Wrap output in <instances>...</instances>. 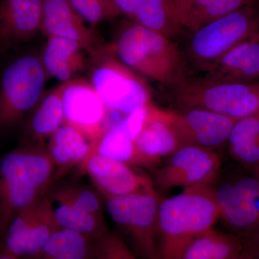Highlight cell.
Instances as JSON below:
<instances>
[{
  "mask_svg": "<svg viewBox=\"0 0 259 259\" xmlns=\"http://www.w3.org/2000/svg\"><path fill=\"white\" fill-rule=\"evenodd\" d=\"M109 49L144 79L169 90L188 76L185 56L172 39L133 20L121 27Z\"/></svg>",
  "mask_w": 259,
  "mask_h": 259,
  "instance_id": "obj_1",
  "label": "cell"
},
{
  "mask_svg": "<svg viewBox=\"0 0 259 259\" xmlns=\"http://www.w3.org/2000/svg\"><path fill=\"white\" fill-rule=\"evenodd\" d=\"M214 185L184 190L161 199L158 208L161 259H181L187 247L220 220Z\"/></svg>",
  "mask_w": 259,
  "mask_h": 259,
  "instance_id": "obj_2",
  "label": "cell"
},
{
  "mask_svg": "<svg viewBox=\"0 0 259 259\" xmlns=\"http://www.w3.org/2000/svg\"><path fill=\"white\" fill-rule=\"evenodd\" d=\"M48 151L25 146L0 159V237L16 214L45 197L54 169Z\"/></svg>",
  "mask_w": 259,
  "mask_h": 259,
  "instance_id": "obj_3",
  "label": "cell"
},
{
  "mask_svg": "<svg viewBox=\"0 0 259 259\" xmlns=\"http://www.w3.org/2000/svg\"><path fill=\"white\" fill-rule=\"evenodd\" d=\"M4 56L0 68V131L11 128L32 111L49 79L35 51L22 47Z\"/></svg>",
  "mask_w": 259,
  "mask_h": 259,
  "instance_id": "obj_4",
  "label": "cell"
},
{
  "mask_svg": "<svg viewBox=\"0 0 259 259\" xmlns=\"http://www.w3.org/2000/svg\"><path fill=\"white\" fill-rule=\"evenodd\" d=\"M180 108H200L235 120L259 114V82L187 76L169 90Z\"/></svg>",
  "mask_w": 259,
  "mask_h": 259,
  "instance_id": "obj_5",
  "label": "cell"
},
{
  "mask_svg": "<svg viewBox=\"0 0 259 259\" xmlns=\"http://www.w3.org/2000/svg\"><path fill=\"white\" fill-rule=\"evenodd\" d=\"M161 199L156 191L105 199L107 213L141 259H161L158 227Z\"/></svg>",
  "mask_w": 259,
  "mask_h": 259,
  "instance_id": "obj_6",
  "label": "cell"
},
{
  "mask_svg": "<svg viewBox=\"0 0 259 259\" xmlns=\"http://www.w3.org/2000/svg\"><path fill=\"white\" fill-rule=\"evenodd\" d=\"M91 59L90 82L107 110L127 115L152 103L144 78L120 62L109 46Z\"/></svg>",
  "mask_w": 259,
  "mask_h": 259,
  "instance_id": "obj_7",
  "label": "cell"
},
{
  "mask_svg": "<svg viewBox=\"0 0 259 259\" xmlns=\"http://www.w3.org/2000/svg\"><path fill=\"white\" fill-rule=\"evenodd\" d=\"M259 32V0L192 32L187 54L201 69Z\"/></svg>",
  "mask_w": 259,
  "mask_h": 259,
  "instance_id": "obj_8",
  "label": "cell"
},
{
  "mask_svg": "<svg viewBox=\"0 0 259 259\" xmlns=\"http://www.w3.org/2000/svg\"><path fill=\"white\" fill-rule=\"evenodd\" d=\"M221 166V159L214 150L184 145L156 171L155 184L161 190L213 185Z\"/></svg>",
  "mask_w": 259,
  "mask_h": 259,
  "instance_id": "obj_9",
  "label": "cell"
},
{
  "mask_svg": "<svg viewBox=\"0 0 259 259\" xmlns=\"http://www.w3.org/2000/svg\"><path fill=\"white\" fill-rule=\"evenodd\" d=\"M47 196L15 216L3 235V250L27 258L36 254L58 230Z\"/></svg>",
  "mask_w": 259,
  "mask_h": 259,
  "instance_id": "obj_10",
  "label": "cell"
},
{
  "mask_svg": "<svg viewBox=\"0 0 259 259\" xmlns=\"http://www.w3.org/2000/svg\"><path fill=\"white\" fill-rule=\"evenodd\" d=\"M223 223L245 235L259 228V177H243L214 187Z\"/></svg>",
  "mask_w": 259,
  "mask_h": 259,
  "instance_id": "obj_11",
  "label": "cell"
},
{
  "mask_svg": "<svg viewBox=\"0 0 259 259\" xmlns=\"http://www.w3.org/2000/svg\"><path fill=\"white\" fill-rule=\"evenodd\" d=\"M64 123L82 131L94 141L107 129V108L90 81L73 78L62 83Z\"/></svg>",
  "mask_w": 259,
  "mask_h": 259,
  "instance_id": "obj_12",
  "label": "cell"
},
{
  "mask_svg": "<svg viewBox=\"0 0 259 259\" xmlns=\"http://www.w3.org/2000/svg\"><path fill=\"white\" fill-rule=\"evenodd\" d=\"M80 166L105 199L156 191L149 177L125 162L91 153Z\"/></svg>",
  "mask_w": 259,
  "mask_h": 259,
  "instance_id": "obj_13",
  "label": "cell"
},
{
  "mask_svg": "<svg viewBox=\"0 0 259 259\" xmlns=\"http://www.w3.org/2000/svg\"><path fill=\"white\" fill-rule=\"evenodd\" d=\"M42 18V0H0V56L33 40Z\"/></svg>",
  "mask_w": 259,
  "mask_h": 259,
  "instance_id": "obj_14",
  "label": "cell"
},
{
  "mask_svg": "<svg viewBox=\"0 0 259 259\" xmlns=\"http://www.w3.org/2000/svg\"><path fill=\"white\" fill-rule=\"evenodd\" d=\"M180 109L171 115L184 144L214 150L226 144L236 120L204 109Z\"/></svg>",
  "mask_w": 259,
  "mask_h": 259,
  "instance_id": "obj_15",
  "label": "cell"
},
{
  "mask_svg": "<svg viewBox=\"0 0 259 259\" xmlns=\"http://www.w3.org/2000/svg\"><path fill=\"white\" fill-rule=\"evenodd\" d=\"M68 0H42L41 31L47 37H64L77 42L90 57L101 54L107 45Z\"/></svg>",
  "mask_w": 259,
  "mask_h": 259,
  "instance_id": "obj_16",
  "label": "cell"
},
{
  "mask_svg": "<svg viewBox=\"0 0 259 259\" xmlns=\"http://www.w3.org/2000/svg\"><path fill=\"white\" fill-rule=\"evenodd\" d=\"M136 148L151 167L168 158L184 143L172 122L171 110L153 105L144 128L134 141Z\"/></svg>",
  "mask_w": 259,
  "mask_h": 259,
  "instance_id": "obj_17",
  "label": "cell"
},
{
  "mask_svg": "<svg viewBox=\"0 0 259 259\" xmlns=\"http://www.w3.org/2000/svg\"><path fill=\"white\" fill-rule=\"evenodd\" d=\"M204 76L224 81L259 82V32L232 48L202 69Z\"/></svg>",
  "mask_w": 259,
  "mask_h": 259,
  "instance_id": "obj_18",
  "label": "cell"
},
{
  "mask_svg": "<svg viewBox=\"0 0 259 259\" xmlns=\"http://www.w3.org/2000/svg\"><path fill=\"white\" fill-rule=\"evenodd\" d=\"M120 15L173 39L181 27L174 0H113Z\"/></svg>",
  "mask_w": 259,
  "mask_h": 259,
  "instance_id": "obj_19",
  "label": "cell"
},
{
  "mask_svg": "<svg viewBox=\"0 0 259 259\" xmlns=\"http://www.w3.org/2000/svg\"><path fill=\"white\" fill-rule=\"evenodd\" d=\"M40 59L49 79L64 83L83 67V48L77 42L64 37H47Z\"/></svg>",
  "mask_w": 259,
  "mask_h": 259,
  "instance_id": "obj_20",
  "label": "cell"
},
{
  "mask_svg": "<svg viewBox=\"0 0 259 259\" xmlns=\"http://www.w3.org/2000/svg\"><path fill=\"white\" fill-rule=\"evenodd\" d=\"M256 0H174L182 28L195 31Z\"/></svg>",
  "mask_w": 259,
  "mask_h": 259,
  "instance_id": "obj_21",
  "label": "cell"
},
{
  "mask_svg": "<svg viewBox=\"0 0 259 259\" xmlns=\"http://www.w3.org/2000/svg\"><path fill=\"white\" fill-rule=\"evenodd\" d=\"M95 144L82 131L64 123L51 136L47 151L55 166L68 168L84 161Z\"/></svg>",
  "mask_w": 259,
  "mask_h": 259,
  "instance_id": "obj_22",
  "label": "cell"
},
{
  "mask_svg": "<svg viewBox=\"0 0 259 259\" xmlns=\"http://www.w3.org/2000/svg\"><path fill=\"white\" fill-rule=\"evenodd\" d=\"M56 224L61 229L69 230L90 239L108 232L104 216L97 215L69 202L47 196Z\"/></svg>",
  "mask_w": 259,
  "mask_h": 259,
  "instance_id": "obj_23",
  "label": "cell"
},
{
  "mask_svg": "<svg viewBox=\"0 0 259 259\" xmlns=\"http://www.w3.org/2000/svg\"><path fill=\"white\" fill-rule=\"evenodd\" d=\"M243 250L241 237L212 228L196 238L181 259H236Z\"/></svg>",
  "mask_w": 259,
  "mask_h": 259,
  "instance_id": "obj_24",
  "label": "cell"
},
{
  "mask_svg": "<svg viewBox=\"0 0 259 259\" xmlns=\"http://www.w3.org/2000/svg\"><path fill=\"white\" fill-rule=\"evenodd\" d=\"M226 144L236 161L253 168L259 166V114L236 120Z\"/></svg>",
  "mask_w": 259,
  "mask_h": 259,
  "instance_id": "obj_25",
  "label": "cell"
},
{
  "mask_svg": "<svg viewBox=\"0 0 259 259\" xmlns=\"http://www.w3.org/2000/svg\"><path fill=\"white\" fill-rule=\"evenodd\" d=\"M30 114L28 128L32 137H51L64 123L61 85L44 93Z\"/></svg>",
  "mask_w": 259,
  "mask_h": 259,
  "instance_id": "obj_26",
  "label": "cell"
},
{
  "mask_svg": "<svg viewBox=\"0 0 259 259\" xmlns=\"http://www.w3.org/2000/svg\"><path fill=\"white\" fill-rule=\"evenodd\" d=\"M22 259H93V240L60 228L36 254Z\"/></svg>",
  "mask_w": 259,
  "mask_h": 259,
  "instance_id": "obj_27",
  "label": "cell"
},
{
  "mask_svg": "<svg viewBox=\"0 0 259 259\" xmlns=\"http://www.w3.org/2000/svg\"><path fill=\"white\" fill-rule=\"evenodd\" d=\"M92 153L129 163L151 167L141 156L134 140L131 139L117 122L109 125L97 139Z\"/></svg>",
  "mask_w": 259,
  "mask_h": 259,
  "instance_id": "obj_28",
  "label": "cell"
},
{
  "mask_svg": "<svg viewBox=\"0 0 259 259\" xmlns=\"http://www.w3.org/2000/svg\"><path fill=\"white\" fill-rule=\"evenodd\" d=\"M52 198L69 202L88 212L103 216L101 200L96 192L80 186H66L53 191L49 194Z\"/></svg>",
  "mask_w": 259,
  "mask_h": 259,
  "instance_id": "obj_29",
  "label": "cell"
},
{
  "mask_svg": "<svg viewBox=\"0 0 259 259\" xmlns=\"http://www.w3.org/2000/svg\"><path fill=\"white\" fill-rule=\"evenodd\" d=\"M93 259H141L122 237L113 232L93 240Z\"/></svg>",
  "mask_w": 259,
  "mask_h": 259,
  "instance_id": "obj_30",
  "label": "cell"
},
{
  "mask_svg": "<svg viewBox=\"0 0 259 259\" xmlns=\"http://www.w3.org/2000/svg\"><path fill=\"white\" fill-rule=\"evenodd\" d=\"M85 22L93 26L120 15L113 0H68Z\"/></svg>",
  "mask_w": 259,
  "mask_h": 259,
  "instance_id": "obj_31",
  "label": "cell"
},
{
  "mask_svg": "<svg viewBox=\"0 0 259 259\" xmlns=\"http://www.w3.org/2000/svg\"><path fill=\"white\" fill-rule=\"evenodd\" d=\"M243 251L252 259H259V228L243 235Z\"/></svg>",
  "mask_w": 259,
  "mask_h": 259,
  "instance_id": "obj_32",
  "label": "cell"
},
{
  "mask_svg": "<svg viewBox=\"0 0 259 259\" xmlns=\"http://www.w3.org/2000/svg\"><path fill=\"white\" fill-rule=\"evenodd\" d=\"M0 259H22L10 253H6L5 251L0 252Z\"/></svg>",
  "mask_w": 259,
  "mask_h": 259,
  "instance_id": "obj_33",
  "label": "cell"
},
{
  "mask_svg": "<svg viewBox=\"0 0 259 259\" xmlns=\"http://www.w3.org/2000/svg\"><path fill=\"white\" fill-rule=\"evenodd\" d=\"M236 259H252L250 258L249 255L247 254V253H245L244 251L242 252L241 253V255H239V256L237 257Z\"/></svg>",
  "mask_w": 259,
  "mask_h": 259,
  "instance_id": "obj_34",
  "label": "cell"
},
{
  "mask_svg": "<svg viewBox=\"0 0 259 259\" xmlns=\"http://www.w3.org/2000/svg\"><path fill=\"white\" fill-rule=\"evenodd\" d=\"M253 170H254V175L259 177V166L255 167Z\"/></svg>",
  "mask_w": 259,
  "mask_h": 259,
  "instance_id": "obj_35",
  "label": "cell"
}]
</instances>
